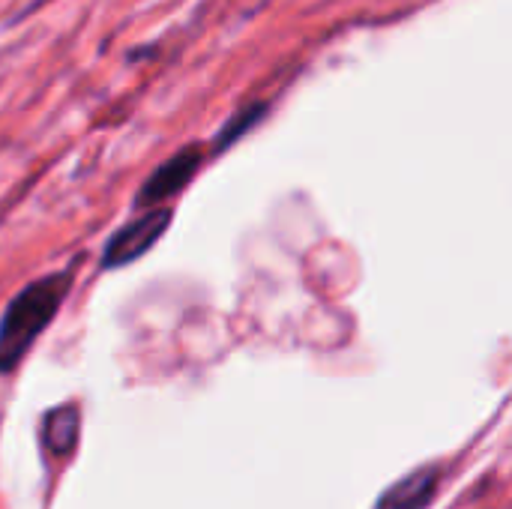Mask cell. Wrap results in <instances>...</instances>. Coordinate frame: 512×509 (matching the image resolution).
Returning a JSON list of instances; mask_svg holds the SVG:
<instances>
[{
  "mask_svg": "<svg viewBox=\"0 0 512 509\" xmlns=\"http://www.w3.org/2000/svg\"><path fill=\"white\" fill-rule=\"evenodd\" d=\"M72 270H57L48 273L36 282H30L15 300L6 306L0 318V375L12 372L24 354L33 348L39 333L51 324L57 309L63 306L69 285H72Z\"/></svg>",
  "mask_w": 512,
  "mask_h": 509,
  "instance_id": "6da1fadb",
  "label": "cell"
},
{
  "mask_svg": "<svg viewBox=\"0 0 512 509\" xmlns=\"http://www.w3.org/2000/svg\"><path fill=\"white\" fill-rule=\"evenodd\" d=\"M201 162H204V150H201L198 144H189V147L177 150L168 162H162V165L147 177V183L141 186V192H138V198H135L138 207H156V204H162L165 198H174L177 192H183V189L189 186V180L198 174Z\"/></svg>",
  "mask_w": 512,
  "mask_h": 509,
  "instance_id": "3957f363",
  "label": "cell"
},
{
  "mask_svg": "<svg viewBox=\"0 0 512 509\" xmlns=\"http://www.w3.org/2000/svg\"><path fill=\"white\" fill-rule=\"evenodd\" d=\"M264 114V105H252V108H243V111H237L228 123H225V129L219 132V138H216V150H225L228 144H234L258 117Z\"/></svg>",
  "mask_w": 512,
  "mask_h": 509,
  "instance_id": "8992f818",
  "label": "cell"
},
{
  "mask_svg": "<svg viewBox=\"0 0 512 509\" xmlns=\"http://www.w3.org/2000/svg\"><path fill=\"white\" fill-rule=\"evenodd\" d=\"M441 489V468L423 465L381 492L375 509H426Z\"/></svg>",
  "mask_w": 512,
  "mask_h": 509,
  "instance_id": "277c9868",
  "label": "cell"
},
{
  "mask_svg": "<svg viewBox=\"0 0 512 509\" xmlns=\"http://www.w3.org/2000/svg\"><path fill=\"white\" fill-rule=\"evenodd\" d=\"M171 225V210L165 207H153L135 219H129L117 234H111V240L105 243V252H102V267L105 270H114V267H126L132 264L135 258L147 255L156 240L168 231Z\"/></svg>",
  "mask_w": 512,
  "mask_h": 509,
  "instance_id": "7a4b0ae2",
  "label": "cell"
},
{
  "mask_svg": "<svg viewBox=\"0 0 512 509\" xmlns=\"http://www.w3.org/2000/svg\"><path fill=\"white\" fill-rule=\"evenodd\" d=\"M78 429H81V417L75 405H60L54 411L45 414L42 420V441L54 456H69L78 444Z\"/></svg>",
  "mask_w": 512,
  "mask_h": 509,
  "instance_id": "5b68a950",
  "label": "cell"
}]
</instances>
